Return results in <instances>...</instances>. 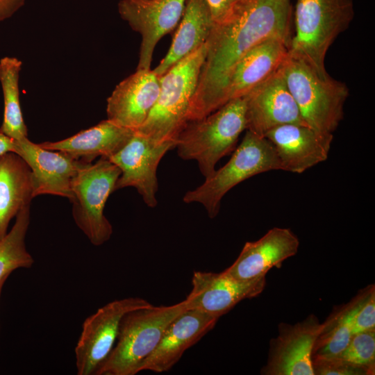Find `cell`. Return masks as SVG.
<instances>
[{"mask_svg": "<svg viewBox=\"0 0 375 375\" xmlns=\"http://www.w3.org/2000/svg\"><path fill=\"white\" fill-rule=\"evenodd\" d=\"M292 19L291 0H242L226 20L213 24L186 122L201 119L227 103L231 72L253 47L272 38L291 43Z\"/></svg>", "mask_w": 375, "mask_h": 375, "instance_id": "6da1fadb", "label": "cell"}, {"mask_svg": "<svg viewBox=\"0 0 375 375\" xmlns=\"http://www.w3.org/2000/svg\"><path fill=\"white\" fill-rule=\"evenodd\" d=\"M283 75L306 125L331 144L344 118L349 90L329 74L319 75L302 58L290 53L282 66Z\"/></svg>", "mask_w": 375, "mask_h": 375, "instance_id": "7a4b0ae2", "label": "cell"}, {"mask_svg": "<svg viewBox=\"0 0 375 375\" xmlns=\"http://www.w3.org/2000/svg\"><path fill=\"white\" fill-rule=\"evenodd\" d=\"M247 129L244 97L232 99L210 115L187 122L175 143L178 156L193 160L205 178L215 165L235 148L238 138Z\"/></svg>", "mask_w": 375, "mask_h": 375, "instance_id": "3957f363", "label": "cell"}, {"mask_svg": "<svg viewBox=\"0 0 375 375\" xmlns=\"http://www.w3.org/2000/svg\"><path fill=\"white\" fill-rule=\"evenodd\" d=\"M188 309L185 299L170 306L135 309L122 318L115 344L95 375H135L172 321Z\"/></svg>", "mask_w": 375, "mask_h": 375, "instance_id": "277c9868", "label": "cell"}, {"mask_svg": "<svg viewBox=\"0 0 375 375\" xmlns=\"http://www.w3.org/2000/svg\"><path fill=\"white\" fill-rule=\"evenodd\" d=\"M354 16L353 0H297L290 53L304 60L319 75H328L326 53L349 28Z\"/></svg>", "mask_w": 375, "mask_h": 375, "instance_id": "5b68a950", "label": "cell"}, {"mask_svg": "<svg viewBox=\"0 0 375 375\" xmlns=\"http://www.w3.org/2000/svg\"><path fill=\"white\" fill-rule=\"evenodd\" d=\"M206 51V42L160 76L158 97L138 132L156 142L175 144L186 123Z\"/></svg>", "mask_w": 375, "mask_h": 375, "instance_id": "8992f818", "label": "cell"}, {"mask_svg": "<svg viewBox=\"0 0 375 375\" xmlns=\"http://www.w3.org/2000/svg\"><path fill=\"white\" fill-rule=\"evenodd\" d=\"M283 170L273 144L265 138L247 131L230 160L204 182L183 197L186 203H199L210 218L219 213L224 195L241 182L261 173Z\"/></svg>", "mask_w": 375, "mask_h": 375, "instance_id": "52a82bcc", "label": "cell"}, {"mask_svg": "<svg viewBox=\"0 0 375 375\" xmlns=\"http://www.w3.org/2000/svg\"><path fill=\"white\" fill-rule=\"evenodd\" d=\"M120 174L116 165L101 157L94 163H84L72 181L74 220L94 246L103 244L112 234V226L103 211Z\"/></svg>", "mask_w": 375, "mask_h": 375, "instance_id": "ba28073f", "label": "cell"}, {"mask_svg": "<svg viewBox=\"0 0 375 375\" xmlns=\"http://www.w3.org/2000/svg\"><path fill=\"white\" fill-rule=\"evenodd\" d=\"M150 305L149 301L139 297L117 299L87 317L75 347L77 374H96L115 344L124 316Z\"/></svg>", "mask_w": 375, "mask_h": 375, "instance_id": "9c48e42d", "label": "cell"}, {"mask_svg": "<svg viewBox=\"0 0 375 375\" xmlns=\"http://www.w3.org/2000/svg\"><path fill=\"white\" fill-rule=\"evenodd\" d=\"M173 148L174 143H158L135 131L129 141L108 158L121 171L115 190L135 188L147 206L156 207L157 168L162 157Z\"/></svg>", "mask_w": 375, "mask_h": 375, "instance_id": "30bf717a", "label": "cell"}, {"mask_svg": "<svg viewBox=\"0 0 375 375\" xmlns=\"http://www.w3.org/2000/svg\"><path fill=\"white\" fill-rule=\"evenodd\" d=\"M324 326L317 317L310 315L295 324L281 323L278 334L271 340L265 375H315L312 352Z\"/></svg>", "mask_w": 375, "mask_h": 375, "instance_id": "8fae6325", "label": "cell"}, {"mask_svg": "<svg viewBox=\"0 0 375 375\" xmlns=\"http://www.w3.org/2000/svg\"><path fill=\"white\" fill-rule=\"evenodd\" d=\"M188 0H121V17L142 37L137 69H149L156 46L178 24Z\"/></svg>", "mask_w": 375, "mask_h": 375, "instance_id": "7c38bea8", "label": "cell"}, {"mask_svg": "<svg viewBox=\"0 0 375 375\" xmlns=\"http://www.w3.org/2000/svg\"><path fill=\"white\" fill-rule=\"evenodd\" d=\"M282 66L244 96L246 130L260 137L284 124L307 126L288 89Z\"/></svg>", "mask_w": 375, "mask_h": 375, "instance_id": "4fadbf2b", "label": "cell"}, {"mask_svg": "<svg viewBox=\"0 0 375 375\" xmlns=\"http://www.w3.org/2000/svg\"><path fill=\"white\" fill-rule=\"evenodd\" d=\"M265 285V277L243 281L225 270L219 273L197 271L193 273L192 289L185 301L188 309L219 318L240 301L261 294Z\"/></svg>", "mask_w": 375, "mask_h": 375, "instance_id": "5bb4252c", "label": "cell"}, {"mask_svg": "<svg viewBox=\"0 0 375 375\" xmlns=\"http://www.w3.org/2000/svg\"><path fill=\"white\" fill-rule=\"evenodd\" d=\"M13 152L26 162L31 171L33 198L52 194L72 199V181L85 162L61 151L44 149L28 138L15 140Z\"/></svg>", "mask_w": 375, "mask_h": 375, "instance_id": "9a60e30c", "label": "cell"}, {"mask_svg": "<svg viewBox=\"0 0 375 375\" xmlns=\"http://www.w3.org/2000/svg\"><path fill=\"white\" fill-rule=\"evenodd\" d=\"M218 319L197 310L186 309L166 328L155 349L142 363L140 372L169 371L189 348L215 327Z\"/></svg>", "mask_w": 375, "mask_h": 375, "instance_id": "2e32d148", "label": "cell"}, {"mask_svg": "<svg viewBox=\"0 0 375 375\" xmlns=\"http://www.w3.org/2000/svg\"><path fill=\"white\" fill-rule=\"evenodd\" d=\"M160 89V76L153 70L136 69L117 85L108 98L107 119L137 131L147 119Z\"/></svg>", "mask_w": 375, "mask_h": 375, "instance_id": "e0dca14e", "label": "cell"}, {"mask_svg": "<svg viewBox=\"0 0 375 375\" xmlns=\"http://www.w3.org/2000/svg\"><path fill=\"white\" fill-rule=\"evenodd\" d=\"M299 240L288 228L274 227L254 242H247L234 262L225 271L243 281L266 276L273 267H280L298 251Z\"/></svg>", "mask_w": 375, "mask_h": 375, "instance_id": "ac0fdd59", "label": "cell"}, {"mask_svg": "<svg viewBox=\"0 0 375 375\" xmlns=\"http://www.w3.org/2000/svg\"><path fill=\"white\" fill-rule=\"evenodd\" d=\"M265 137L273 144L283 171L301 174L325 161L331 144L307 126L284 124Z\"/></svg>", "mask_w": 375, "mask_h": 375, "instance_id": "d6986e66", "label": "cell"}, {"mask_svg": "<svg viewBox=\"0 0 375 375\" xmlns=\"http://www.w3.org/2000/svg\"><path fill=\"white\" fill-rule=\"evenodd\" d=\"M290 42L272 38L250 49L235 65L228 81L227 102L246 96L284 63Z\"/></svg>", "mask_w": 375, "mask_h": 375, "instance_id": "ffe728a7", "label": "cell"}, {"mask_svg": "<svg viewBox=\"0 0 375 375\" xmlns=\"http://www.w3.org/2000/svg\"><path fill=\"white\" fill-rule=\"evenodd\" d=\"M135 131L107 119L66 139L44 142L38 145L90 163L97 157L108 158L116 153L129 141Z\"/></svg>", "mask_w": 375, "mask_h": 375, "instance_id": "44dd1931", "label": "cell"}, {"mask_svg": "<svg viewBox=\"0 0 375 375\" xmlns=\"http://www.w3.org/2000/svg\"><path fill=\"white\" fill-rule=\"evenodd\" d=\"M172 44L153 69L162 75L176 63L206 42L213 26L206 0H188Z\"/></svg>", "mask_w": 375, "mask_h": 375, "instance_id": "7402d4cb", "label": "cell"}, {"mask_svg": "<svg viewBox=\"0 0 375 375\" xmlns=\"http://www.w3.org/2000/svg\"><path fill=\"white\" fill-rule=\"evenodd\" d=\"M33 199L31 171L26 162L14 152L0 156V240L10 220Z\"/></svg>", "mask_w": 375, "mask_h": 375, "instance_id": "603a6c76", "label": "cell"}, {"mask_svg": "<svg viewBox=\"0 0 375 375\" xmlns=\"http://www.w3.org/2000/svg\"><path fill=\"white\" fill-rule=\"evenodd\" d=\"M22 62L16 57L0 59V83L4 101L3 120L0 131L15 140L27 138L19 100V80Z\"/></svg>", "mask_w": 375, "mask_h": 375, "instance_id": "cb8c5ba5", "label": "cell"}, {"mask_svg": "<svg viewBox=\"0 0 375 375\" xmlns=\"http://www.w3.org/2000/svg\"><path fill=\"white\" fill-rule=\"evenodd\" d=\"M362 295V290L348 303L333 312L324 322L313 348L312 358H334L345 349L353 335V317Z\"/></svg>", "mask_w": 375, "mask_h": 375, "instance_id": "d4e9b609", "label": "cell"}, {"mask_svg": "<svg viewBox=\"0 0 375 375\" xmlns=\"http://www.w3.org/2000/svg\"><path fill=\"white\" fill-rule=\"evenodd\" d=\"M30 224V205L16 215L15 222L0 240V283L19 268L31 267L34 260L26 246V235Z\"/></svg>", "mask_w": 375, "mask_h": 375, "instance_id": "484cf974", "label": "cell"}, {"mask_svg": "<svg viewBox=\"0 0 375 375\" xmlns=\"http://www.w3.org/2000/svg\"><path fill=\"white\" fill-rule=\"evenodd\" d=\"M351 366L374 374L375 329L353 334L345 349L334 357Z\"/></svg>", "mask_w": 375, "mask_h": 375, "instance_id": "4316f807", "label": "cell"}, {"mask_svg": "<svg viewBox=\"0 0 375 375\" xmlns=\"http://www.w3.org/2000/svg\"><path fill=\"white\" fill-rule=\"evenodd\" d=\"M375 329V290L371 285L362 290V297L353 317V335Z\"/></svg>", "mask_w": 375, "mask_h": 375, "instance_id": "83f0119b", "label": "cell"}, {"mask_svg": "<svg viewBox=\"0 0 375 375\" xmlns=\"http://www.w3.org/2000/svg\"><path fill=\"white\" fill-rule=\"evenodd\" d=\"M315 375H368L360 368L342 362L336 358H312Z\"/></svg>", "mask_w": 375, "mask_h": 375, "instance_id": "f1b7e54d", "label": "cell"}, {"mask_svg": "<svg viewBox=\"0 0 375 375\" xmlns=\"http://www.w3.org/2000/svg\"><path fill=\"white\" fill-rule=\"evenodd\" d=\"M213 24L226 20L242 0H206Z\"/></svg>", "mask_w": 375, "mask_h": 375, "instance_id": "f546056e", "label": "cell"}, {"mask_svg": "<svg viewBox=\"0 0 375 375\" xmlns=\"http://www.w3.org/2000/svg\"><path fill=\"white\" fill-rule=\"evenodd\" d=\"M26 0H0V23L13 16Z\"/></svg>", "mask_w": 375, "mask_h": 375, "instance_id": "4dcf8cb0", "label": "cell"}, {"mask_svg": "<svg viewBox=\"0 0 375 375\" xmlns=\"http://www.w3.org/2000/svg\"><path fill=\"white\" fill-rule=\"evenodd\" d=\"M14 147L15 140L0 131V156L8 152H13Z\"/></svg>", "mask_w": 375, "mask_h": 375, "instance_id": "1f68e13d", "label": "cell"}, {"mask_svg": "<svg viewBox=\"0 0 375 375\" xmlns=\"http://www.w3.org/2000/svg\"><path fill=\"white\" fill-rule=\"evenodd\" d=\"M3 283L4 282L0 283V297H1V290H2V287L3 285Z\"/></svg>", "mask_w": 375, "mask_h": 375, "instance_id": "d6a6232c", "label": "cell"}]
</instances>
